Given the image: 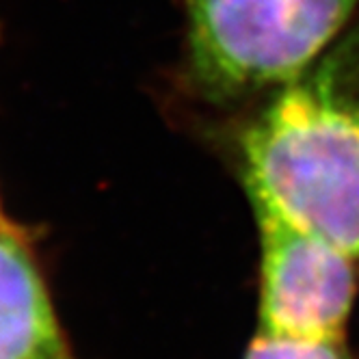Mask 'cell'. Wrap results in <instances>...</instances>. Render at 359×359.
<instances>
[{
	"label": "cell",
	"instance_id": "3957f363",
	"mask_svg": "<svg viewBox=\"0 0 359 359\" xmlns=\"http://www.w3.org/2000/svg\"><path fill=\"white\" fill-rule=\"evenodd\" d=\"M262 241L260 331L342 340L355 294V258L323 238L258 217Z\"/></svg>",
	"mask_w": 359,
	"mask_h": 359
},
{
	"label": "cell",
	"instance_id": "6da1fadb",
	"mask_svg": "<svg viewBox=\"0 0 359 359\" xmlns=\"http://www.w3.org/2000/svg\"><path fill=\"white\" fill-rule=\"evenodd\" d=\"M255 215L359 260V22L297 81L232 113Z\"/></svg>",
	"mask_w": 359,
	"mask_h": 359
},
{
	"label": "cell",
	"instance_id": "7a4b0ae2",
	"mask_svg": "<svg viewBox=\"0 0 359 359\" xmlns=\"http://www.w3.org/2000/svg\"><path fill=\"white\" fill-rule=\"evenodd\" d=\"M182 93L236 113L316 65L359 22V0H177Z\"/></svg>",
	"mask_w": 359,
	"mask_h": 359
},
{
	"label": "cell",
	"instance_id": "8992f818",
	"mask_svg": "<svg viewBox=\"0 0 359 359\" xmlns=\"http://www.w3.org/2000/svg\"><path fill=\"white\" fill-rule=\"evenodd\" d=\"M0 219H3V215H0Z\"/></svg>",
	"mask_w": 359,
	"mask_h": 359
},
{
	"label": "cell",
	"instance_id": "277c9868",
	"mask_svg": "<svg viewBox=\"0 0 359 359\" xmlns=\"http://www.w3.org/2000/svg\"><path fill=\"white\" fill-rule=\"evenodd\" d=\"M0 359H74L29 243L0 219Z\"/></svg>",
	"mask_w": 359,
	"mask_h": 359
},
{
	"label": "cell",
	"instance_id": "5b68a950",
	"mask_svg": "<svg viewBox=\"0 0 359 359\" xmlns=\"http://www.w3.org/2000/svg\"><path fill=\"white\" fill-rule=\"evenodd\" d=\"M245 359H348L342 340H310L258 333Z\"/></svg>",
	"mask_w": 359,
	"mask_h": 359
}]
</instances>
